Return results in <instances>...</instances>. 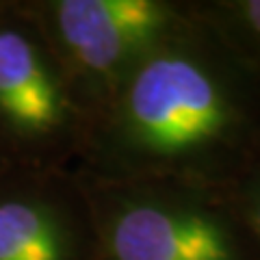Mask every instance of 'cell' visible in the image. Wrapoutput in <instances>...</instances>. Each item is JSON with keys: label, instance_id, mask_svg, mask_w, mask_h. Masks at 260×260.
<instances>
[{"label": "cell", "instance_id": "obj_5", "mask_svg": "<svg viewBox=\"0 0 260 260\" xmlns=\"http://www.w3.org/2000/svg\"><path fill=\"white\" fill-rule=\"evenodd\" d=\"M0 260H98L76 169L0 167Z\"/></svg>", "mask_w": 260, "mask_h": 260}, {"label": "cell", "instance_id": "obj_3", "mask_svg": "<svg viewBox=\"0 0 260 260\" xmlns=\"http://www.w3.org/2000/svg\"><path fill=\"white\" fill-rule=\"evenodd\" d=\"M89 119L24 0H0V167L74 169Z\"/></svg>", "mask_w": 260, "mask_h": 260}, {"label": "cell", "instance_id": "obj_1", "mask_svg": "<svg viewBox=\"0 0 260 260\" xmlns=\"http://www.w3.org/2000/svg\"><path fill=\"white\" fill-rule=\"evenodd\" d=\"M260 154V76L193 11L93 117L78 172L228 189Z\"/></svg>", "mask_w": 260, "mask_h": 260}, {"label": "cell", "instance_id": "obj_2", "mask_svg": "<svg viewBox=\"0 0 260 260\" xmlns=\"http://www.w3.org/2000/svg\"><path fill=\"white\" fill-rule=\"evenodd\" d=\"M76 174L91 204L98 260H260L228 189Z\"/></svg>", "mask_w": 260, "mask_h": 260}, {"label": "cell", "instance_id": "obj_6", "mask_svg": "<svg viewBox=\"0 0 260 260\" xmlns=\"http://www.w3.org/2000/svg\"><path fill=\"white\" fill-rule=\"evenodd\" d=\"M191 5L260 76V0H191Z\"/></svg>", "mask_w": 260, "mask_h": 260}, {"label": "cell", "instance_id": "obj_4", "mask_svg": "<svg viewBox=\"0 0 260 260\" xmlns=\"http://www.w3.org/2000/svg\"><path fill=\"white\" fill-rule=\"evenodd\" d=\"M91 126L121 83L191 20V0H24Z\"/></svg>", "mask_w": 260, "mask_h": 260}, {"label": "cell", "instance_id": "obj_7", "mask_svg": "<svg viewBox=\"0 0 260 260\" xmlns=\"http://www.w3.org/2000/svg\"><path fill=\"white\" fill-rule=\"evenodd\" d=\"M243 221L249 228L260 251V154L243 169V174L228 186Z\"/></svg>", "mask_w": 260, "mask_h": 260}]
</instances>
